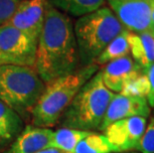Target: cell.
<instances>
[{
  "mask_svg": "<svg viewBox=\"0 0 154 153\" xmlns=\"http://www.w3.org/2000/svg\"><path fill=\"white\" fill-rule=\"evenodd\" d=\"M23 121L15 110L0 102V145L9 142L22 131Z\"/></svg>",
  "mask_w": 154,
  "mask_h": 153,
  "instance_id": "obj_14",
  "label": "cell"
},
{
  "mask_svg": "<svg viewBox=\"0 0 154 153\" xmlns=\"http://www.w3.org/2000/svg\"><path fill=\"white\" fill-rule=\"evenodd\" d=\"M147 124L142 116H130L112 122L103 130V134L119 152L137 150Z\"/></svg>",
  "mask_w": 154,
  "mask_h": 153,
  "instance_id": "obj_7",
  "label": "cell"
},
{
  "mask_svg": "<svg viewBox=\"0 0 154 153\" xmlns=\"http://www.w3.org/2000/svg\"><path fill=\"white\" fill-rule=\"evenodd\" d=\"M107 2L111 11L128 31L152 34L148 0H107Z\"/></svg>",
  "mask_w": 154,
  "mask_h": 153,
  "instance_id": "obj_8",
  "label": "cell"
},
{
  "mask_svg": "<svg viewBox=\"0 0 154 153\" xmlns=\"http://www.w3.org/2000/svg\"><path fill=\"white\" fill-rule=\"evenodd\" d=\"M150 113L151 107L149 106L145 96H130L114 93L107 106L100 130L103 131L107 126L116 120L130 116H142L147 118Z\"/></svg>",
  "mask_w": 154,
  "mask_h": 153,
  "instance_id": "obj_10",
  "label": "cell"
},
{
  "mask_svg": "<svg viewBox=\"0 0 154 153\" xmlns=\"http://www.w3.org/2000/svg\"><path fill=\"white\" fill-rule=\"evenodd\" d=\"M114 93L104 86L97 72L82 87L62 115L64 127L83 131L99 129Z\"/></svg>",
  "mask_w": 154,
  "mask_h": 153,
  "instance_id": "obj_3",
  "label": "cell"
},
{
  "mask_svg": "<svg viewBox=\"0 0 154 153\" xmlns=\"http://www.w3.org/2000/svg\"><path fill=\"white\" fill-rule=\"evenodd\" d=\"M90 133L91 131H83L68 127L60 128L56 132L54 131L51 147L57 148L67 153H74L79 142Z\"/></svg>",
  "mask_w": 154,
  "mask_h": 153,
  "instance_id": "obj_17",
  "label": "cell"
},
{
  "mask_svg": "<svg viewBox=\"0 0 154 153\" xmlns=\"http://www.w3.org/2000/svg\"><path fill=\"white\" fill-rule=\"evenodd\" d=\"M79 61L71 19L49 2L33 68L44 83H49L76 71Z\"/></svg>",
  "mask_w": 154,
  "mask_h": 153,
  "instance_id": "obj_1",
  "label": "cell"
},
{
  "mask_svg": "<svg viewBox=\"0 0 154 153\" xmlns=\"http://www.w3.org/2000/svg\"><path fill=\"white\" fill-rule=\"evenodd\" d=\"M128 33L129 31L126 28H124L112 41L107 44V46L103 49V52L94 61V64L104 65L113 60L128 56V54L130 53L128 40H127Z\"/></svg>",
  "mask_w": 154,
  "mask_h": 153,
  "instance_id": "obj_15",
  "label": "cell"
},
{
  "mask_svg": "<svg viewBox=\"0 0 154 153\" xmlns=\"http://www.w3.org/2000/svg\"><path fill=\"white\" fill-rule=\"evenodd\" d=\"M25 0H0V25L6 23Z\"/></svg>",
  "mask_w": 154,
  "mask_h": 153,
  "instance_id": "obj_21",
  "label": "cell"
},
{
  "mask_svg": "<svg viewBox=\"0 0 154 153\" xmlns=\"http://www.w3.org/2000/svg\"><path fill=\"white\" fill-rule=\"evenodd\" d=\"M100 73L104 86L110 92L119 93L125 83L143 73V71L131 57L125 56L107 63Z\"/></svg>",
  "mask_w": 154,
  "mask_h": 153,
  "instance_id": "obj_11",
  "label": "cell"
},
{
  "mask_svg": "<svg viewBox=\"0 0 154 153\" xmlns=\"http://www.w3.org/2000/svg\"><path fill=\"white\" fill-rule=\"evenodd\" d=\"M143 73L146 75L149 83V92L146 96L147 102H148V105L150 107H154V64H152Z\"/></svg>",
  "mask_w": 154,
  "mask_h": 153,
  "instance_id": "obj_22",
  "label": "cell"
},
{
  "mask_svg": "<svg viewBox=\"0 0 154 153\" xmlns=\"http://www.w3.org/2000/svg\"><path fill=\"white\" fill-rule=\"evenodd\" d=\"M149 92V83L146 75L141 73L138 76L129 80L123 86L119 93L130 96H147Z\"/></svg>",
  "mask_w": 154,
  "mask_h": 153,
  "instance_id": "obj_19",
  "label": "cell"
},
{
  "mask_svg": "<svg viewBox=\"0 0 154 153\" xmlns=\"http://www.w3.org/2000/svg\"><path fill=\"white\" fill-rule=\"evenodd\" d=\"M45 89V84L33 67L0 66V102L18 115L31 112Z\"/></svg>",
  "mask_w": 154,
  "mask_h": 153,
  "instance_id": "obj_5",
  "label": "cell"
},
{
  "mask_svg": "<svg viewBox=\"0 0 154 153\" xmlns=\"http://www.w3.org/2000/svg\"><path fill=\"white\" fill-rule=\"evenodd\" d=\"M0 66H1V63H0Z\"/></svg>",
  "mask_w": 154,
  "mask_h": 153,
  "instance_id": "obj_25",
  "label": "cell"
},
{
  "mask_svg": "<svg viewBox=\"0 0 154 153\" xmlns=\"http://www.w3.org/2000/svg\"><path fill=\"white\" fill-rule=\"evenodd\" d=\"M117 153V149L104 134L91 132L79 142L74 153Z\"/></svg>",
  "mask_w": 154,
  "mask_h": 153,
  "instance_id": "obj_18",
  "label": "cell"
},
{
  "mask_svg": "<svg viewBox=\"0 0 154 153\" xmlns=\"http://www.w3.org/2000/svg\"><path fill=\"white\" fill-rule=\"evenodd\" d=\"M149 7H150V19H151L152 26V35L154 36V0H148Z\"/></svg>",
  "mask_w": 154,
  "mask_h": 153,
  "instance_id": "obj_23",
  "label": "cell"
},
{
  "mask_svg": "<svg viewBox=\"0 0 154 153\" xmlns=\"http://www.w3.org/2000/svg\"><path fill=\"white\" fill-rule=\"evenodd\" d=\"M123 29L119 18L107 7L79 18L74 32L81 63L84 66L94 64L107 44Z\"/></svg>",
  "mask_w": 154,
  "mask_h": 153,
  "instance_id": "obj_4",
  "label": "cell"
},
{
  "mask_svg": "<svg viewBox=\"0 0 154 153\" xmlns=\"http://www.w3.org/2000/svg\"><path fill=\"white\" fill-rule=\"evenodd\" d=\"M49 0H25L6 22L36 42L43 28Z\"/></svg>",
  "mask_w": 154,
  "mask_h": 153,
  "instance_id": "obj_9",
  "label": "cell"
},
{
  "mask_svg": "<svg viewBox=\"0 0 154 153\" xmlns=\"http://www.w3.org/2000/svg\"><path fill=\"white\" fill-rule=\"evenodd\" d=\"M36 153H67V152H64L62 150H59L57 148H53V147H49V148H46V149H43V150L41 151H38Z\"/></svg>",
  "mask_w": 154,
  "mask_h": 153,
  "instance_id": "obj_24",
  "label": "cell"
},
{
  "mask_svg": "<svg viewBox=\"0 0 154 153\" xmlns=\"http://www.w3.org/2000/svg\"><path fill=\"white\" fill-rule=\"evenodd\" d=\"M137 151L140 153H154V116L150 118L148 124H146Z\"/></svg>",
  "mask_w": 154,
  "mask_h": 153,
  "instance_id": "obj_20",
  "label": "cell"
},
{
  "mask_svg": "<svg viewBox=\"0 0 154 153\" xmlns=\"http://www.w3.org/2000/svg\"><path fill=\"white\" fill-rule=\"evenodd\" d=\"M106 0H49L61 12L73 16H84L101 8Z\"/></svg>",
  "mask_w": 154,
  "mask_h": 153,
  "instance_id": "obj_16",
  "label": "cell"
},
{
  "mask_svg": "<svg viewBox=\"0 0 154 153\" xmlns=\"http://www.w3.org/2000/svg\"><path fill=\"white\" fill-rule=\"evenodd\" d=\"M97 70L99 66L94 63L47 83L31 110L33 124L48 128L58 123L79 90Z\"/></svg>",
  "mask_w": 154,
  "mask_h": 153,
  "instance_id": "obj_2",
  "label": "cell"
},
{
  "mask_svg": "<svg viewBox=\"0 0 154 153\" xmlns=\"http://www.w3.org/2000/svg\"><path fill=\"white\" fill-rule=\"evenodd\" d=\"M129 51L134 62L145 72L154 64V36L150 32L128 33Z\"/></svg>",
  "mask_w": 154,
  "mask_h": 153,
  "instance_id": "obj_13",
  "label": "cell"
},
{
  "mask_svg": "<svg viewBox=\"0 0 154 153\" xmlns=\"http://www.w3.org/2000/svg\"><path fill=\"white\" fill-rule=\"evenodd\" d=\"M54 131L49 128L28 125L22 130L6 153H36L51 147Z\"/></svg>",
  "mask_w": 154,
  "mask_h": 153,
  "instance_id": "obj_12",
  "label": "cell"
},
{
  "mask_svg": "<svg viewBox=\"0 0 154 153\" xmlns=\"http://www.w3.org/2000/svg\"><path fill=\"white\" fill-rule=\"evenodd\" d=\"M37 43L7 23L0 25V63L34 67Z\"/></svg>",
  "mask_w": 154,
  "mask_h": 153,
  "instance_id": "obj_6",
  "label": "cell"
}]
</instances>
